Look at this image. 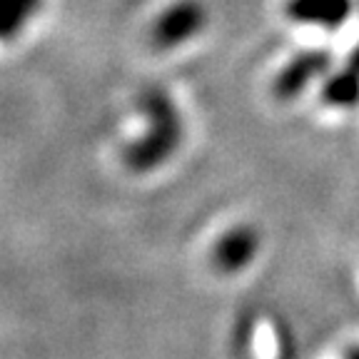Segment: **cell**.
<instances>
[{
	"mask_svg": "<svg viewBox=\"0 0 359 359\" xmlns=\"http://www.w3.org/2000/svg\"><path fill=\"white\" fill-rule=\"evenodd\" d=\"M347 11V0H297L294 13L304 18H320V20H334L342 18Z\"/></svg>",
	"mask_w": 359,
	"mask_h": 359,
	"instance_id": "6da1fadb",
	"label": "cell"
}]
</instances>
